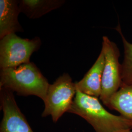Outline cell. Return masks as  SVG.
Returning <instances> with one entry per match:
<instances>
[{"label": "cell", "instance_id": "cell-1", "mask_svg": "<svg viewBox=\"0 0 132 132\" xmlns=\"http://www.w3.org/2000/svg\"><path fill=\"white\" fill-rule=\"evenodd\" d=\"M68 113L84 119L95 132H114L122 129H132V120L109 113L97 98L83 94L78 90H76Z\"/></svg>", "mask_w": 132, "mask_h": 132}, {"label": "cell", "instance_id": "cell-2", "mask_svg": "<svg viewBox=\"0 0 132 132\" xmlns=\"http://www.w3.org/2000/svg\"><path fill=\"white\" fill-rule=\"evenodd\" d=\"M47 78L32 62L1 69L0 88L22 96L35 95L44 101L50 86Z\"/></svg>", "mask_w": 132, "mask_h": 132}, {"label": "cell", "instance_id": "cell-3", "mask_svg": "<svg viewBox=\"0 0 132 132\" xmlns=\"http://www.w3.org/2000/svg\"><path fill=\"white\" fill-rule=\"evenodd\" d=\"M76 93V83L69 74L65 73L59 77L48 87L42 117L51 116L52 121L57 122L71 108Z\"/></svg>", "mask_w": 132, "mask_h": 132}, {"label": "cell", "instance_id": "cell-4", "mask_svg": "<svg viewBox=\"0 0 132 132\" xmlns=\"http://www.w3.org/2000/svg\"><path fill=\"white\" fill-rule=\"evenodd\" d=\"M41 45V41L38 37L25 39L12 33L1 39V69L15 68L29 63L31 55Z\"/></svg>", "mask_w": 132, "mask_h": 132}, {"label": "cell", "instance_id": "cell-5", "mask_svg": "<svg viewBox=\"0 0 132 132\" xmlns=\"http://www.w3.org/2000/svg\"><path fill=\"white\" fill-rule=\"evenodd\" d=\"M102 50L105 55V65L100 99L107 106L110 99L118 91L120 86L118 53L116 46L105 36L103 37Z\"/></svg>", "mask_w": 132, "mask_h": 132}, {"label": "cell", "instance_id": "cell-6", "mask_svg": "<svg viewBox=\"0 0 132 132\" xmlns=\"http://www.w3.org/2000/svg\"><path fill=\"white\" fill-rule=\"evenodd\" d=\"M0 101L3 113L0 132H34L19 108L12 91L0 88Z\"/></svg>", "mask_w": 132, "mask_h": 132}, {"label": "cell", "instance_id": "cell-7", "mask_svg": "<svg viewBox=\"0 0 132 132\" xmlns=\"http://www.w3.org/2000/svg\"><path fill=\"white\" fill-rule=\"evenodd\" d=\"M105 65V55L101 50L93 66L84 77L76 83V90L88 95L98 98L101 91L103 71Z\"/></svg>", "mask_w": 132, "mask_h": 132}, {"label": "cell", "instance_id": "cell-8", "mask_svg": "<svg viewBox=\"0 0 132 132\" xmlns=\"http://www.w3.org/2000/svg\"><path fill=\"white\" fill-rule=\"evenodd\" d=\"M18 1H0V38L18 31H23L20 24L18 16L20 13Z\"/></svg>", "mask_w": 132, "mask_h": 132}, {"label": "cell", "instance_id": "cell-9", "mask_svg": "<svg viewBox=\"0 0 132 132\" xmlns=\"http://www.w3.org/2000/svg\"><path fill=\"white\" fill-rule=\"evenodd\" d=\"M64 0H21L18 1L19 9L30 19H37L61 7Z\"/></svg>", "mask_w": 132, "mask_h": 132}, {"label": "cell", "instance_id": "cell-10", "mask_svg": "<svg viewBox=\"0 0 132 132\" xmlns=\"http://www.w3.org/2000/svg\"><path fill=\"white\" fill-rule=\"evenodd\" d=\"M107 106L132 120V86H125L116 93Z\"/></svg>", "mask_w": 132, "mask_h": 132}, {"label": "cell", "instance_id": "cell-11", "mask_svg": "<svg viewBox=\"0 0 132 132\" xmlns=\"http://www.w3.org/2000/svg\"><path fill=\"white\" fill-rule=\"evenodd\" d=\"M122 36L125 51L127 81L129 83H132V44L128 42L123 36Z\"/></svg>", "mask_w": 132, "mask_h": 132}, {"label": "cell", "instance_id": "cell-12", "mask_svg": "<svg viewBox=\"0 0 132 132\" xmlns=\"http://www.w3.org/2000/svg\"><path fill=\"white\" fill-rule=\"evenodd\" d=\"M132 129H122L114 132H132Z\"/></svg>", "mask_w": 132, "mask_h": 132}]
</instances>
